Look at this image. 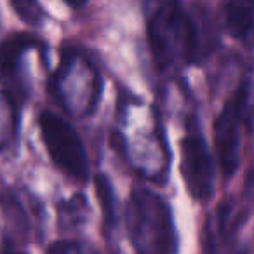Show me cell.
Wrapping results in <instances>:
<instances>
[{
  "label": "cell",
  "instance_id": "cell-1",
  "mask_svg": "<svg viewBox=\"0 0 254 254\" xmlns=\"http://www.w3.org/2000/svg\"><path fill=\"white\" fill-rule=\"evenodd\" d=\"M146 37L159 71L180 70L200 58V35L181 0H146Z\"/></svg>",
  "mask_w": 254,
  "mask_h": 254
},
{
  "label": "cell",
  "instance_id": "cell-2",
  "mask_svg": "<svg viewBox=\"0 0 254 254\" xmlns=\"http://www.w3.org/2000/svg\"><path fill=\"white\" fill-rule=\"evenodd\" d=\"M129 230L138 254H176L178 239L171 209L159 195L139 188L131 195Z\"/></svg>",
  "mask_w": 254,
  "mask_h": 254
},
{
  "label": "cell",
  "instance_id": "cell-3",
  "mask_svg": "<svg viewBox=\"0 0 254 254\" xmlns=\"http://www.w3.org/2000/svg\"><path fill=\"white\" fill-rule=\"evenodd\" d=\"M44 145L51 159L66 176L73 180L87 181L89 160L85 148L73 127L53 112H42L39 119Z\"/></svg>",
  "mask_w": 254,
  "mask_h": 254
},
{
  "label": "cell",
  "instance_id": "cell-4",
  "mask_svg": "<svg viewBox=\"0 0 254 254\" xmlns=\"http://www.w3.org/2000/svg\"><path fill=\"white\" fill-rule=\"evenodd\" d=\"M251 78L237 89L235 96L223 106L221 113L214 120L216 153L225 178H232L240 164V124L244 117H249Z\"/></svg>",
  "mask_w": 254,
  "mask_h": 254
},
{
  "label": "cell",
  "instance_id": "cell-5",
  "mask_svg": "<svg viewBox=\"0 0 254 254\" xmlns=\"http://www.w3.org/2000/svg\"><path fill=\"white\" fill-rule=\"evenodd\" d=\"M181 174L188 191L197 200H207L214 193V162L195 115L187 119V134L181 141Z\"/></svg>",
  "mask_w": 254,
  "mask_h": 254
},
{
  "label": "cell",
  "instance_id": "cell-6",
  "mask_svg": "<svg viewBox=\"0 0 254 254\" xmlns=\"http://www.w3.org/2000/svg\"><path fill=\"white\" fill-rule=\"evenodd\" d=\"M40 46V40L30 33H14L0 46V84L12 106H18L25 99L26 89L21 80L19 64L25 53Z\"/></svg>",
  "mask_w": 254,
  "mask_h": 254
},
{
  "label": "cell",
  "instance_id": "cell-7",
  "mask_svg": "<svg viewBox=\"0 0 254 254\" xmlns=\"http://www.w3.org/2000/svg\"><path fill=\"white\" fill-rule=\"evenodd\" d=\"M254 2L253 0H228L225 7V25L233 39L244 40L253 30Z\"/></svg>",
  "mask_w": 254,
  "mask_h": 254
},
{
  "label": "cell",
  "instance_id": "cell-8",
  "mask_svg": "<svg viewBox=\"0 0 254 254\" xmlns=\"http://www.w3.org/2000/svg\"><path fill=\"white\" fill-rule=\"evenodd\" d=\"M96 193H98L99 204H101L106 228H113L117 223V200L108 178L103 176V174L96 176Z\"/></svg>",
  "mask_w": 254,
  "mask_h": 254
},
{
  "label": "cell",
  "instance_id": "cell-9",
  "mask_svg": "<svg viewBox=\"0 0 254 254\" xmlns=\"http://www.w3.org/2000/svg\"><path fill=\"white\" fill-rule=\"evenodd\" d=\"M12 9L16 14L30 26H39L44 19V11L40 7L39 0H11Z\"/></svg>",
  "mask_w": 254,
  "mask_h": 254
},
{
  "label": "cell",
  "instance_id": "cell-10",
  "mask_svg": "<svg viewBox=\"0 0 254 254\" xmlns=\"http://www.w3.org/2000/svg\"><path fill=\"white\" fill-rule=\"evenodd\" d=\"M63 2L71 9H80V7H84V5L87 4L89 0H63Z\"/></svg>",
  "mask_w": 254,
  "mask_h": 254
},
{
  "label": "cell",
  "instance_id": "cell-11",
  "mask_svg": "<svg viewBox=\"0 0 254 254\" xmlns=\"http://www.w3.org/2000/svg\"><path fill=\"white\" fill-rule=\"evenodd\" d=\"M2 254H25L21 251H16V249H11V247H5V251Z\"/></svg>",
  "mask_w": 254,
  "mask_h": 254
},
{
  "label": "cell",
  "instance_id": "cell-12",
  "mask_svg": "<svg viewBox=\"0 0 254 254\" xmlns=\"http://www.w3.org/2000/svg\"><path fill=\"white\" fill-rule=\"evenodd\" d=\"M240 254H249V253H247V251H244V253H240Z\"/></svg>",
  "mask_w": 254,
  "mask_h": 254
}]
</instances>
